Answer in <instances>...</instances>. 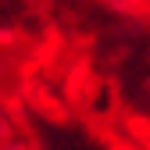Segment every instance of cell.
<instances>
[{"label":"cell","instance_id":"obj_1","mask_svg":"<svg viewBox=\"0 0 150 150\" xmlns=\"http://www.w3.org/2000/svg\"><path fill=\"white\" fill-rule=\"evenodd\" d=\"M0 150H29V146H22V143H4Z\"/></svg>","mask_w":150,"mask_h":150}]
</instances>
